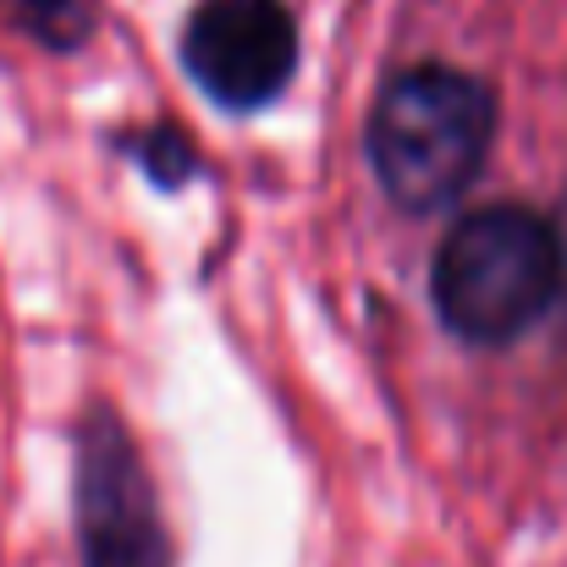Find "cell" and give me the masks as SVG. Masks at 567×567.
I'll return each mask as SVG.
<instances>
[{
    "label": "cell",
    "instance_id": "cell-3",
    "mask_svg": "<svg viewBox=\"0 0 567 567\" xmlns=\"http://www.w3.org/2000/svg\"><path fill=\"white\" fill-rule=\"evenodd\" d=\"M78 551L83 567H172V535L155 485L122 419L100 402L78 435Z\"/></svg>",
    "mask_w": 567,
    "mask_h": 567
},
{
    "label": "cell",
    "instance_id": "cell-6",
    "mask_svg": "<svg viewBox=\"0 0 567 567\" xmlns=\"http://www.w3.org/2000/svg\"><path fill=\"white\" fill-rule=\"evenodd\" d=\"M138 161H144V166H150L161 183H183V172L193 166V155L177 144V138H172V133H150V138L138 144Z\"/></svg>",
    "mask_w": 567,
    "mask_h": 567
},
{
    "label": "cell",
    "instance_id": "cell-1",
    "mask_svg": "<svg viewBox=\"0 0 567 567\" xmlns=\"http://www.w3.org/2000/svg\"><path fill=\"white\" fill-rule=\"evenodd\" d=\"M496 138V100L457 66H408L370 111V166L402 209H441L480 177Z\"/></svg>",
    "mask_w": 567,
    "mask_h": 567
},
{
    "label": "cell",
    "instance_id": "cell-5",
    "mask_svg": "<svg viewBox=\"0 0 567 567\" xmlns=\"http://www.w3.org/2000/svg\"><path fill=\"white\" fill-rule=\"evenodd\" d=\"M17 17L55 50H72L89 28H94V6L89 0H11Z\"/></svg>",
    "mask_w": 567,
    "mask_h": 567
},
{
    "label": "cell",
    "instance_id": "cell-4",
    "mask_svg": "<svg viewBox=\"0 0 567 567\" xmlns=\"http://www.w3.org/2000/svg\"><path fill=\"white\" fill-rule=\"evenodd\" d=\"M183 66L215 105L259 111L298 72V22L281 0H204L183 33Z\"/></svg>",
    "mask_w": 567,
    "mask_h": 567
},
{
    "label": "cell",
    "instance_id": "cell-2",
    "mask_svg": "<svg viewBox=\"0 0 567 567\" xmlns=\"http://www.w3.org/2000/svg\"><path fill=\"white\" fill-rule=\"evenodd\" d=\"M563 237L524 204H491L463 215L435 248L430 292L441 320L463 342L524 337L563 292Z\"/></svg>",
    "mask_w": 567,
    "mask_h": 567
}]
</instances>
